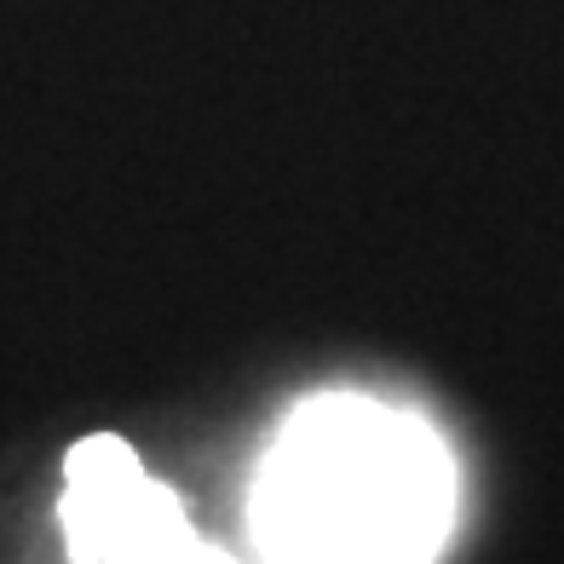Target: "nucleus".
Returning <instances> with one entry per match:
<instances>
[{
    "instance_id": "1",
    "label": "nucleus",
    "mask_w": 564,
    "mask_h": 564,
    "mask_svg": "<svg viewBox=\"0 0 564 564\" xmlns=\"http://www.w3.org/2000/svg\"><path fill=\"white\" fill-rule=\"evenodd\" d=\"M449 501V455L421 415L312 398L253 478V535L271 564H432Z\"/></svg>"
},
{
    "instance_id": "2",
    "label": "nucleus",
    "mask_w": 564,
    "mask_h": 564,
    "mask_svg": "<svg viewBox=\"0 0 564 564\" xmlns=\"http://www.w3.org/2000/svg\"><path fill=\"white\" fill-rule=\"evenodd\" d=\"M64 542L75 553V564L110 558L121 547H139L150 535H162L173 524H185V507L167 484H156L144 473V460L133 455V444L116 432L82 438L64 460Z\"/></svg>"
},
{
    "instance_id": "3",
    "label": "nucleus",
    "mask_w": 564,
    "mask_h": 564,
    "mask_svg": "<svg viewBox=\"0 0 564 564\" xmlns=\"http://www.w3.org/2000/svg\"><path fill=\"white\" fill-rule=\"evenodd\" d=\"M93 564H237V558L219 553L214 542H202V535L191 530V519H185V524L150 535V542H139V547H121V553L93 558Z\"/></svg>"
}]
</instances>
